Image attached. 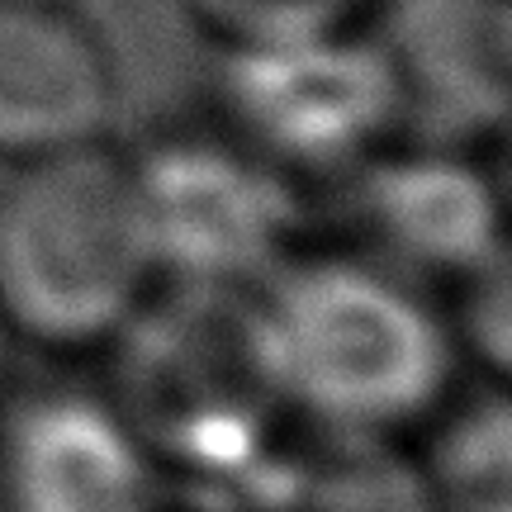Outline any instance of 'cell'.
Returning a JSON list of instances; mask_svg holds the SVG:
<instances>
[{
  "mask_svg": "<svg viewBox=\"0 0 512 512\" xmlns=\"http://www.w3.org/2000/svg\"><path fill=\"white\" fill-rule=\"evenodd\" d=\"M110 403L162 470L233 484L290 413L266 299L176 280L138 304L114 332Z\"/></svg>",
  "mask_w": 512,
  "mask_h": 512,
  "instance_id": "obj_1",
  "label": "cell"
},
{
  "mask_svg": "<svg viewBox=\"0 0 512 512\" xmlns=\"http://www.w3.org/2000/svg\"><path fill=\"white\" fill-rule=\"evenodd\" d=\"M152 247L133 166L100 143L53 152L0 185V318L43 347H91L143 304Z\"/></svg>",
  "mask_w": 512,
  "mask_h": 512,
  "instance_id": "obj_2",
  "label": "cell"
},
{
  "mask_svg": "<svg viewBox=\"0 0 512 512\" xmlns=\"http://www.w3.org/2000/svg\"><path fill=\"white\" fill-rule=\"evenodd\" d=\"M266 313L290 408L323 427L384 437L422 418L456 366L441 318L384 266L299 261L275 275Z\"/></svg>",
  "mask_w": 512,
  "mask_h": 512,
  "instance_id": "obj_3",
  "label": "cell"
},
{
  "mask_svg": "<svg viewBox=\"0 0 512 512\" xmlns=\"http://www.w3.org/2000/svg\"><path fill=\"white\" fill-rule=\"evenodd\" d=\"M219 91L242 147L271 166H351L399 124L394 81L375 38L342 29L233 43Z\"/></svg>",
  "mask_w": 512,
  "mask_h": 512,
  "instance_id": "obj_4",
  "label": "cell"
},
{
  "mask_svg": "<svg viewBox=\"0 0 512 512\" xmlns=\"http://www.w3.org/2000/svg\"><path fill=\"white\" fill-rule=\"evenodd\" d=\"M128 166L152 266L171 280L247 290L285 261L299 200L266 157L219 138H171Z\"/></svg>",
  "mask_w": 512,
  "mask_h": 512,
  "instance_id": "obj_5",
  "label": "cell"
},
{
  "mask_svg": "<svg viewBox=\"0 0 512 512\" xmlns=\"http://www.w3.org/2000/svg\"><path fill=\"white\" fill-rule=\"evenodd\" d=\"M399 124L422 147H460L508 124V0H384L375 24Z\"/></svg>",
  "mask_w": 512,
  "mask_h": 512,
  "instance_id": "obj_6",
  "label": "cell"
},
{
  "mask_svg": "<svg viewBox=\"0 0 512 512\" xmlns=\"http://www.w3.org/2000/svg\"><path fill=\"white\" fill-rule=\"evenodd\" d=\"M162 484V465L128 432L110 399L53 389L5 422V512H147Z\"/></svg>",
  "mask_w": 512,
  "mask_h": 512,
  "instance_id": "obj_7",
  "label": "cell"
},
{
  "mask_svg": "<svg viewBox=\"0 0 512 512\" xmlns=\"http://www.w3.org/2000/svg\"><path fill=\"white\" fill-rule=\"evenodd\" d=\"M347 209L394 275L470 280L503 256L498 190L451 147H418L361 166Z\"/></svg>",
  "mask_w": 512,
  "mask_h": 512,
  "instance_id": "obj_8",
  "label": "cell"
},
{
  "mask_svg": "<svg viewBox=\"0 0 512 512\" xmlns=\"http://www.w3.org/2000/svg\"><path fill=\"white\" fill-rule=\"evenodd\" d=\"M114 119V67L57 0H0V157L38 162L95 143Z\"/></svg>",
  "mask_w": 512,
  "mask_h": 512,
  "instance_id": "obj_9",
  "label": "cell"
},
{
  "mask_svg": "<svg viewBox=\"0 0 512 512\" xmlns=\"http://www.w3.org/2000/svg\"><path fill=\"white\" fill-rule=\"evenodd\" d=\"M238 512H432L422 470L375 432L313 422L280 437L233 484Z\"/></svg>",
  "mask_w": 512,
  "mask_h": 512,
  "instance_id": "obj_10",
  "label": "cell"
},
{
  "mask_svg": "<svg viewBox=\"0 0 512 512\" xmlns=\"http://www.w3.org/2000/svg\"><path fill=\"white\" fill-rule=\"evenodd\" d=\"M508 403L484 394L441 432L432 470H422L432 512H508Z\"/></svg>",
  "mask_w": 512,
  "mask_h": 512,
  "instance_id": "obj_11",
  "label": "cell"
},
{
  "mask_svg": "<svg viewBox=\"0 0 512 512\" xmlns=\"http://www.w3.org/2000/svg\"><path fill=\"white\" fill-rule=\"evenodd\" d=\"M366 0H190V10L228 43H266V38H304L342 29Z\"/></svg>",
  "mask_w": 512,
  "mask_h": 512,
  "instance_id": "obj_12",
  "label": "cell"
},
{
  "mask_svg": "<svg viewBox=\"0 0 512 512\" xmlns=\"http://www.w3.org/2000/svg\"><path fill=\"white\" fill-rule=\"evenodd\" d=\"M465 285H470V309H465L470 337L494 366H503L508 361V252L470 275Z\"/></svg>",
  "mask_w": 512,
  "mask_h": 512,
  "instance_id": "obj_13",
  "label": "cell"
},
{
  "mask_svg": "<svg viewBox=\"0 0 512 512\" xmlns=\"http://www.w3.org/2000/svg\"><path fill=\"white\" fill-rule=\"evenodd\" d=\"M5 361H10V323L0 318V380H5Z\"/></svg>",
  "mask_w": 512,
  "mask_h": 512,
  "instance_id": "obj_14",
  "label": "cell"
},
{
  "mask_svg": "<svg viewBox=\"0 0 512 512\" xmlns=\"http://www.w3.org/2000/svg\"><path fill=\"white\" fill-rule=\"evenodd\" d=\"M57 5H62V0H57Z\"/></svg>",
  "mask_w": 512,
  "mask_h": 512,
  "instance_id": "obj_15",
  "label": "cell"
}]
</instances>
